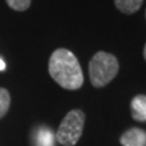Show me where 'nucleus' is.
I'll return each instance as SVG.
<instances>
[{
  "mask_svg": "<svg viewBox=\"0 0 146 146\" xmlns=\"http://www.w3.org/2000/svg\"><path fill=\"white\" fill-rule=\"evenodd\" d=\"M49 74L63 89L77 90L84 83L83 71L76 55L67 49H56L49 60Z\"/></svg>",
  "mask_w": 146,
  "mask_h": 146,
  "instance_id": "obj_1",
  "label": "nucleus"
},
{
  "mask_svg": "<svg viewBox=\"0 0 146 146\" xmlns=\"http://www.w3.org/2000/svg\"><path fill=\"white\" fill-rule=\"evenodd\" d=\"M119 70V62L117 57L106 51H99L89 62V78L95 88L106 86L115 79Z\"/></svg>",
  "mask_w": 146,
  "mask_h": 146,
  "instance_id": "obj_2",
  "label": "nucleus"
},
{
  "mask_svg": "<svg viewBox=\"0 0 146 146\" xmlns=\"http://www.w3.org/2000/svg\"><path fill=\"white\" fill-rule=\"evenodd\" d=\"M84 123V112L82 110H72L61 121L55 139L63 146H74L83 134Z\"/></svg>",
  "mask_w": 146,
  "mask_h": 146,
  "instance_id": "obj_3",
  "label": "nucleus"
},
{
  "mask_svg": "<svg viewBox=\"0 0 146 146\" xmlns=\"http://www.w3.org/2000/svg\"><path fill=\"white\" fill-rule=\"evenodd\" d=\"M119 143L123 146H146V131L133 127L121 135Z\"/></svg>",
  "mask_w": 146,
  "mask_h": 146,
  "instance_id": "obj_4",
  "label": "nucleus"
},
{
  "mask_svg": "<svg viewBox=\"0 0 146 146\" xmlns=\"http://www.w3.org/2000/svg\"><path fill=\"white\" fill-rule=\"evenodd\" d=\"M33 146H55V134L48 127H38L33 130L32 135Z\"/></svg>",
  "mask_w": 146,
  "mask_h": 146,
  "instance_id": "obj_5",
  "label": "nucleus"
},
{
  "mask_svg": "<svg viewBox=\"0 0 146 146\" xmlns=\"http://www.w3.org/2000/svg\"><path fill=\"white\" fill-rule=\"evenodd\" d=\"M131 117L138 122H146V95L139 94L130 102Z\"/></svg>",
  "mask_w": 146,
  "mask_h": 146,
  "instance_id": "obj_6",
  "label": "nucleus"
},
{
  "mask_svg": "<svg viewBox=\"0 0 146 146\" xmlns=\"http://www.w3.org/2000/svg\"><path fill=\"white\" fill-rule=\"evenodd\" d=\"M144 0H115V5L122 13H135L143 5Z\"/></svg>",
  "mask_w": 146,
  "mask_h": 146,
  "instance_id": "obj_7",
  "label": "nucleus"
},
{
  "mask_svg": "<svg viewBox=\"0 0 146 146\" xmlns=\"http://www.w3.org/2000/svg\"><path fill=\"white\" fill-rule=\"evenodd\" d=\"M11 104V96L9 90L5 88H0V118H3L7 113Z\"/></svg>",
  "mask_w": 146,
  "mask_h": 146,
  "instance_id": "obj_8",
  "label": "nucleus"
},
{
  "mask_svg": "<svg viewBox=\"0 0 146 146\" xmlns=\"http://www.w3.org/2000/svg\"><path fill=\"white\" fill-rule=\"evenodd\" d=\"M9 7L15 11H26L28 10L32 0H5Z\"/></svg>",
  "mask_w": 146,
  "mask_h": 146,
  "instance_id": "obj_9",
  "label": "nucleus"
},
{
  "mask_svg": "<svg viewBox=\"0 0 146 146\" xmlns=\"http://www.w3.org/2000/svg\"><path fill=\"white\" fill-rule=\"evenodd\" d=\"M6 68V65H5V61L3 60V58H0V72L4 71Z\"/></svg>",
  "mask_w": 146,
  "mask_h": 146,
  "instance_id": "obj_10",
  "label": "nucleus"
},
{
  "mask_svg": "<svg viewBox=\"0 0 146 146\" xmlns=\"http://www.w3.org/2000/svg\"><path fill=\"white\" fill-rule=\"evenodd\" d=\"M144 58L146 60V44H145V46H144Z\"/></svg>",
  "mask_w": 146,
  "mask_h": 146,
  "instance_id": "obj_11",
  "label": "nucleus"
},
{
  "mask_svg": "<svg viewBox=\"0 0 146 146\" xmlns=\"http://www.w3.org/2000/svg\"><path fill=\"white\" fill-rule=\"evenodd\" d=\"M145 17H146V12H145Z\"/></svg>",
  "mask_w": 146,
  "mask_h": 146,
  "instance_id": "obj_12",
  "label": "nucleus"
}]
</instances>
